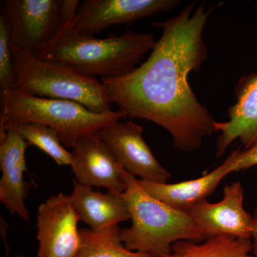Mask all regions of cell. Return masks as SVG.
Wrapping results in <instances>:
<instances>
[{
    "label": "cell",
    "instance_id": "1",
    "mask_svg": "<svg viewBox=\"0 0 257 257\" xmlns=\"http://www.w3.org/2000/svg\"><path fill=\"white\" fill-rule=\"evenodd\" d=\"M187 5L178 15L153 24L162 35L146 62L118 78H102L111 104L126 117L152 121L167 130L179 151L199 150L216 133V121L199 102L188 80L208 57L204 32L215 8Z\"/></svg>",
    "mask_w": 257,
    "mask_h": 257
},
{
    "label": "cell",
    "instance_id": "2",
    "mask_svg": "<svg viewBox=\"0 0 257 257\" xmlns=\"http://www.w3.org/2000/svg\"><path fill=\"white\" fill-rule=\"evenodd\" d=\"M71 24L64 25L52 42L35 52L37 58L63 64L86 77L114 79L133 72L156 45L150 33L128 30L120 36L96 39L73 33Z\"/></svg>",
    "mask_w": 257,
    "mask_h": 257
},
{
    "label": "cell",
    "instance_id": "3",
    "mask_svg": "<svg viewBox=\"0 0 257 257\" xmlns=\"http://www.w3.org/2000/svg\"><path fill=\"white\" fill-rule=\"evenodd\" d=\"M126 188L122 193L132 225L121 230L123 243L130 251L161 257L179 241H202L204 235L188 213L177 210L152 197L138 184V178L123 169Z\"/></svg>",
    "mask_w": 257,
    "mask_h": 257
},
{
    "label": "cell",
    "instance_id": "4",
    "mask_svg": "<svg viewBox=\"0 0 257 257\" xmlns=\"http://www.w3.org/2000/svg\"><path fill=\"white\" fill-rule=\"evenodd\" d=\"M0 141L6 124L39 123L53 128L65 148L73 149L81 138L126 117L123 111L94 113L73 101L39 97L13 89L1 94Z\"/></svg>",
    "mask_w": 257,
    "mask_h": 257
},
{
    "label": "cell",
    "instance_id": "5",
    "mask_svg": "<svg viewBox=\"0 0 257 257\" xmlns=\"http://www.w3.org/2000/svg\"><path fill=\"white\" fill-rule=\"evenodd\" d=\"M13 87L39 97L75 101L94 113L111 111L104 84L57 62L40 60L34 54L12 50Z\"/></svg>",
    "mask_w": 257,
    "mask_h": 257
},
{
    "label": "cell",
    "instance_id": "6",
    "mask_svg": "<svg viewBox=\"0 0 257 257\" xmlns=\"http://www.w3.org/2000/svg\"><path fill=\"white\" fill-rule=\"evenodd\" d=\"M1 15L12 29V50L34 54L72 23L78 0H4Z\"/></svg>",
    "mask_w": 257,
    "mask_h": 257
},
{
    "label": "cell",
    "instance_id": "7",
    "mask_svg": "<svg viewBox=\"0 0 257 257\" xmlns=\"http://www.w3.org/2000/svg\"><path fill=\"white\" fill-rule=\"evenodd\" d=\"M79 221L70 195L59 193L47 198L37 209V257L77 256Z\"/></svg>",
    "mask_w": 257,
    "mask_h": 257
},
{
    "label": "cell",
    "instance_id": "8",
    "mask_svg": "<svg viewBox=\"0 0 257 257\" xmlns=\"http://www.w3.org/2000/svg\"><path fill=\"white\" fill-rule=\"evenodd\" d=\"M180 0H85L79 5L70 30L93 36L114 25H130L141 19L171 11Z\"/></svg>",
    "mask_w": 257,
    "mask_h": 257
},
{
    "label": "cell",
    "instance_id": "9",
    "mask_svg": "<svg viewBox=\"0 0 257 257\" xmlns=\"http://www.w3.org/2000/svg\"><path fill=\"white\" fill-rule=\"evenodd\" d=\"M243 199L242 184L234 182L225 186L220 202L203 201L187 213L206 239L217 236L251 239L253 216L245 210Z\"/></svg>",
    "mask_w": 257,
    "mask_h": 257
},
{
    "label": "cell",
    "instance_id": "10",
    "mask_svg": "<svg viewBox=\"0 0 257 257\" xmlns=\"http://www.w3.org/2000/svg\"><path fill=\"white\" fill-rule=\"evenodd\" d=\"M127 173L141 180L167 183L171 174L157 160L143 138V128L116 121L98 133Z\"/></svg>",
    "mask_w": 257,
    "mask_h": 257
},
{
    "label": "cell",
    "instance_id": "11",
    "mask_svg": "<svg viewBox=\"0 0 257 257\" xmlns=\"http://www.w3.org/2000/svg\"><path fill=\"white\" fill-rule=\"evenodd\" d=\"M71 154V169L78 183L117 194L126 190L123 167L98 133L81 138Z\"/></svg>",
    "mask_w": 257,
    "mask_h": 257
},
{
    "label": "cell",
    "instance_id": "12",
    "mask_svg": "<svg viewBox=\"0 0 257 257\" xmlns=\"http://www.w3.org/2000/svg\"><path fill=\"white\" fill-rule=\"evenodd\" d=\"M236 101L227 110L228 120L215 123L216 156H222L235 142L243 150L257 145V73L240 79L235 90Z\"/></svg>",
    "mask_w": 257,
    "mask_h": 257
},
{
    "label": "cell",
    "instance_id": "13",
    "mask_svg": "<svg viewBox=\"0 0 257 257\" xmlns=\"http://www.w3.org/2000/svg\"><path fill=\"white\" fill-rule=\"evenodd\" d=\"M5 130L6 136L0 141V202L12 215L28 223L30 212L25 201L30 185L24 174L28 171L25 154L29 145L13 128L5 126Z\"/></svg>",
    "mask_w": 257,
    "mask_h": 257
},
{
    "label": "cell",
    "instance_id": "14",
    "mask_svg": "<svg viewBox=\"0 0 257 257\" xmlns=\"http://www.w3.org/2000/svg\"><path fill=\"white\" fill-rule=\"evenodd\" d=\"M234 172L229 157L215 170L192 180L178 183H157L138 179V184L152 197L177 210L187 212L196 204L207 200L218 185L229 174Z\"/></svg>",
    "mask_w": 257,
    "mask_h": 257
},
{
    "label": "cell",
    "instance_id": "15",
    "mask_svg": "<svg viewBox=\"0 0 257 257\" xmlns=\"http://www.w3.org/2000/svg\"><path fill=\"white\" fill-rule=\"evenodd\" d=\"M70 196L79 220L88 225L90 229H104L130 219L122 194L101 193L74 180Z\"/></svg>",
    "mask_w": 257,
    "mask_h": 257
},
{
    "label": "cell",
    "instance_id": "16",
    "mask_svg": "<svg viewBox=\"0 0 257 257\" xmlns=\"http://www.w3.org/2000/svg\"><path fill=\"white\" fill-rule=\"evenodd\" d=\"M251 239L229 236L207 238L202 241H179L172 245L170 253L161 257H256Z\"/></svg>",
    "mask_w": 257,
    "mask_h": 257
},
{
    "label": "cell",
    "instance_id": "17",
    "mask_svg": "<svg viewBox=\"0 0 257 257\" xmlns=\"http://www.w3.org/2000/svg\"><path fill=\"white\" fill-rule=\"evenodd\" d=\"M119 225L104 229H79L80 242L76 257H150L130 251L121 238Z\"/></svg>",
    "mask_w": 257,
    "mask_h": 257
},
{
    "label": "cell",
    "instance_id": "18",
    "mask_svg": "<svg viewBox=\"0 0 257 257\" xmlns=\"http://www.w3.org/2000/svg\"><path fill=\"white\" fill-rule=\"evenodd\" d=\"M5 126L18 132L29 145H34L45 152L59 166L71 165L72 154L61 143L53 128L39 123L6 124Z\"/></svg>",
    "mask_w": 257,
    "mask_h": 257
},
{
    "label": "cell",
    "instance_id": "19",
    "mask_svg": "<svg viewBox=\"0 0 257 257\" xmlns=\"http://www.w3.org/2000/svg\"><path fill=\"white\" fill-rule=\"evenodd\" d=\"M10 23L0 15V90L1 94L13 89L15 82Z\"/></svg>",
    "mask_w": 257,
    "mask_h": 257
},
{
    "label": "cell",
    "instance_id": "20",
    "mask_svg": "<svg viewBox=\"0 0 257 257\" xmlns=\"http://www.w3.org/2000/svg\"><path fill=\"white\" fill-rule=\"evenodd\" d=\"M233 164L234 172L246 170L257 166V145L248 150H236L229 156Z\"/></svg>",
    "mask_w": 257,
    "mask_h": 257
},
{
    "label": "cell",
    "instance_id": "21",
    "mask_svg": "<svg viewBox=\"0 0 257 257\" xmlns=\"http://www.w3.org/2000/svg\"><path fill=\"white\" fill-rule=\"evenodd\" d=\"M253 216V230L252 236H251V241H252V252L254 256H257V206L254 209Z\"/></svg>",
    "mask_w": 257,
    "mask_h": 257
},
{
    "label": "cell",
    "instance_id": "22",
    "mask_svg": "<svg viewBox=\"0 0 257 257\" xmlns=\"http://www.w3.org/2000/svg\"><path fill=\"white\" fill-rule=\"evenodd\" d=\"M12 257H24V256L22 254H18V255H15V256H13Z\"/></svg>",
    "mask_w": 257,
    "mask_h": 257
},
{
    "label": "cell",
    "instance_id": "23",
    "mask_svg": "<svg viewBox=\"0 0 257 257\" xmlns=\"http://www.w3.org/2000/svg\"><path fill=\"white\" fill-rule=\"evenodd\" d=\"M257 257V256H256Z\"/></svg>",
    "mask_w": 257,
    "mask_h": 257
}]
</instances>
